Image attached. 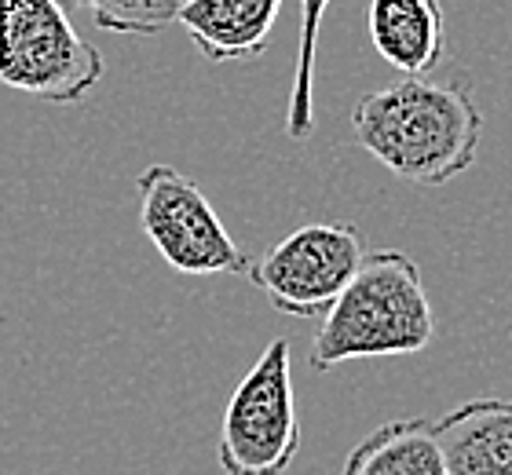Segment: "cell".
I'll return each mask as SVG.
<instances>
[{
  "mask_svg": "<svg viewBox=\"0 0 512 475\" xmlns=\"http://www.w3.org/2000/svg\"><path fill=\"white\" fill-rule=\"evenodd\" d=\"M139 227L180 275H246L249 256L224 227L205 190L172 165H150L136 180Z\"/></svg>",
  "mask_w": 512,
  "mask_h": 475,
  "instance_id": "cell-5",
  "label": "cell"
},
{
  "mask_svg": "<svg viewBox=\"0 0 512 475\" xmlns=\"http://www.w3.org/2000/svg\"><path fill=\"white\" fill-rule=\"evenodd\" d=\"M341 475H447L436 421L403 417L381 424L348 454Z\"/></svg>",
  "mask_w": 512,
  "mask_h": 475,
  "instance_id": "cell-10",
  "label": "cell"
},
{
  "mask_svg": "<svg viewBox=\"0 0 512 475\" xmlns=\"http://www.w3.org/2000/svg\"><path fill=\"white\" fill-rule=\"evenodd\" d=\"M326 4L330 0H300V52H297V74H293V92H289V114H286V132L297 143L311 139V132H315L311 85H315V48H319Z\"/></svg>",
  "mask_w": 512,
  "mask_h": 475,
  "instance_id": "cell-12",
  "label": "cell"
},
{
  "mask_svg": "<svg viewBox=\"0 0 512 475\" xmlns=\"http://www.w3.org/2000/svg\"><path fill=\"white\" fill-rule=\"evenodd\" d=\"M370 41L406 77L436 74L447 59V19L439 0H370Z\"/></svg>",
  "mask_w": 512,
  "mask_h": 475,
  "instance_id": "cell-7",
  "label": "cell"
},
{
  "mask_svg": "<svg viewBox=\"0 0 512 475\" xmlns=\"http://www.w3.org/2000/svg\"><path fill=\"white\" fill-rule=\"evenodd\" d=\"M447 475H512V399H472L436 421Z\"/></svg>",
  "mask_w": 512,
  "mask_h": 475,
  "instance_id": "cell-8",
  "label": "cell"
},
{
  "mask_svg": "<svg viewBox=\"0 0 512 475\" xmlns=\"http://www.w3.org/2000/svg\"><path fill=\"white\" fill-rule=\"evenodd\" d=\"M366 256V238L352 223H304L249 260L246 278L267 304L289 318H319L352 282Z\"/></svg>",
  "mask_w": 512,
  "mask_h": 475,
  "instance_id": "cell-6",
  "label": "cell"
},
{
  "mask_svg": "<svg viewBox=\"0 0 512 475\" xmlns=\"http://www.w3.org/2000/svg\"><path fill=\"white\" fill-rule=\"evenodd\" d=\"M436 337L421 271L399 249L366 253L359 271L311 340V370L330 373L352 359H403L421 355Z\"/></svg>",
  "mask_w": 512,
  "mask_h": 475,
  "instance_id": "cell-2",
  "label": "cell"
},
{
  "mask_svg": "<svg viewBox=\"0 0 512 475\" xmlns=\"http://www.w3.org/2000/svg\"><path fill=\"white\" fill-rule=\"evenodd\" d=\"M300 450L297 391L289 340H271L256 366L238 380L220 421L224 475H282Z\"/></svg>",
  "mask_w": 512,
  "mask_h": 475,
  "instance_id": "cell-4",
  "label": "cell"
},
{
  "mask_svg": "<svg viewBox=\"0 0 512 475\" xmlns=\"http://www.w3.org/2000/svg\"><path fill=\"white\" fill-rule=\"evenodd\" d=\"M282 0H183L180 19L209 63H246L264 55Z\"/></svg>",
  "mask_w": 512,
  "mask_h": 475,
  "instance_id": "cell-9",
  "label": "cell"
},
{
  "mask_svg": "<svg viewBox=\"0 0 512 475\" xmlns=\"http://www.w3.org/2000/svg\"><path fill=\"white\" fill-rule=\"evenodd\" d=\"M107 66L59 0H0V85L44 103H81Z\"/></svg>",
  "mask_w": 512,
  "mask_h": 475,
  "instance_id": "cell-3",
  "label": "cell"
},
{
  "mask_svg": "<svg viewBox=\"0 0 512 475\" xmlns=\"http://www.w3.org/2000/svg\"><path fill=\"white\" fill-rule=\"evenodd\" d=\"M66 11H88L99 30L121 37H150L180 19L183 0H59Z\"/></svg>",
  "mask_w": 512,
  "mask_h": 475,
  "instance_id": "cell-11",
  "label": "cell"
},
{
  "mask_svg": "<svg viewBox=\"0 0 512 475\" xmlns=\"http://www.w3.org/2000/svg\"><path fill=\"white\" fill-rule=\"evenodd\" d=\"M352 132L392 176L443 187L472 169L483 143V114L465 77H403L355 103Z\"/></svg>",
  "mask_w": 512,
  "mask_h": 475,
  "instance_id": "cell-1",
  "label": "cell"
}]
</instances>
